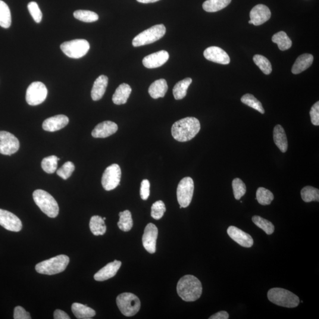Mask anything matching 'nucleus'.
Returning <instances> with one entry per match:
<instances>
[{
	"instance_id": "1",
	"label": "nucleus",
	"mask_w": 319,
	"mask_h": 319,
	"mask_svg": "<svg viewBox=\"0 0 319 319\" xmlns=\"http://www.w3.org/2000/svg\"><path fill=\"white\" fill-rule=\"evenodd\" d=\"M201 130V124L195 117H186L175 123L171 127L173 138L179 142H186L195 137Z\"/></svg>"
},
{
	"instance_id": "2",
	"label": "nucleus",
	"mask_w": 319,
	"mask_h": 319,
	"mask_svg": "<svg viewBox=\"0 0 319 319\" xmlns=\"http://www.w3.org/2000/svg\"><path fill=\"white\" fill-rule=\"evenodd\" d=\"M177 292L184 301L195 302L202 295V283L198 278L192 275H186L178 282Z\"/></svg>"
},
{
	"instance_id": "3",
	"label": "nucleus",
	"mask_w": 319,
	"mask_h": 319,
	"mask_svg": "<svg viewBox=\"0 0 319 319\" xmlns=\"http://www.w3.org/2000/svg\"><path fill=\"white\" fill-rule=\"evenodd\" d=\"M267 296L271 302L281 307L295 308L298 307L300 303L298 296L289 290L281 288H273L270 289L268 291Z\"/></svg>"
},
{
	"instance_id": "4",
	"label": "nucleus",
	"mask_w": 319,
	"mask_h": 319,
	"mask_svg": "<svg viewBox=\"0 0 319 319\" xmlns=\"http://www.w3.org/2000/svg\"><path fill=\"white\" fill-rule=\"evenodd\" d=\"M34 202L41 211L50 218H56L59 214V208L54 198L45 190L38 189L33 193Z\"/></svg>"
},
{
	"instance_id": "5",
	"label": "nucleus",
	"mask_w": 319,
	"mask_h": 319,
	"mask_svg": "<svg viewBox=\"0 0 319 319\" xmlns=\"http://www.w3.org/2000/svg\"><path fill=\"white\" fill-rule=\"evenodd\" d=\"M70 263V258L66 255H59L43 261L36 265L37 273L46 275L61 273Z\"/></svg>"
},
{
	"instance_id": "6",
	"label": "nucleus",
	"mask_w": 319,
	"mask_h": 319,
	"mask_svg": "<svg viewBox=\"0 0 319 319\" xmlns=\"http://www.w3.org/2000/svg\"><path fill=\"white\" fill-rule=\"evenodd\" d=\"M165 32L166 29L164 25H156L134 37L133 45L134 47H139L155 43L161 39L165 35Z\"/></svg>"
},
{
	"instance_id": "7",
	"label": "nucleus",
	"mask_w": 319,
	"mask_h": 319,
	"mask_svg": "<svg viewBox=\"0 0 319 319\" xmlns=\"http://www.w3.org/2000/svg\"><path fill=\"white\" fill-rule=\"evenodd\" d=\"M117 305L122 314L127 317H131L139 312L141 302L138 297L131 293H124L117 298Z\"/></svg>"
},
{
	"instance_id": "8",
	"label": "nucleus",
	"mask_w": 319,
	"mask_h": 319,
	"mask_svg": "<svg viewBox=\"0 0 319 319\" xmlns=\"http://www.w3.org/2000/svg\"><path fill=\"white\" fill-rule=\"evenodd\" d=\"M90 45L85 39H75L66 42L61 45V49L69 58L80 59L88 52Z\"/></svg>"
},
{
	"instance_id": "9",
	"label": "nucleus",
	"mask_w": 319,
	"mask_h": 319,
	"mask_svg": "<svg viewBox=\"0 0 319 319\" xmlns=\"http://www.w3.org/2000/svg\"><path fill=\"white\" fill-rule=\"evenodd\" d=\"M194 192V182L191 177L181 179L177 189V201L181 207H188L192 202Z\"/></svg>"
},
{
	"instance_id": "10",
	"label": "nucleus",
	"mask_w": 319,
	"mask_h": 319,
	"mask_svg": "<svg viewBox=\"0 0 319 319\" xmlns=\"http://www.w3.org/2000/svg\"><path fill=\"white\" fill-rule=\"evenodd\" d=\"M48 89L45 84L41 82L31 83L26 91V100L31 106L41 104L46 99Z\"/></svg>"
},
{
	"instance_id": "11",
	"label": "nucleus",
	"mask_w": 319,
	"mask_h": 319,
	"mask_svg": "<svg viewBox=\"0 0 319 319\" xmlns=\"http://www.w3.org/2000/svg\"><path fill=\"white\" fill-rule=\"evenodd\" d=\"M121 170L120 165L113 164L106 168L102 177V185L107 191L114 190L120 185Z\"/></svg>"
},
{
	"instance_id": "12",
	"label": "nucleus",
	"mask_w": 319,
	"mask_h": 319,
	"mask_svg": "<svg viewBox=\"0 0 319 319\" xmlns=\"http://www.w3.org/2000/svg\"><path fill=\"white\" fill-rule=\"evenodd\" d=\"M20 148L19 141L13 134L7 131H0V153L11 156Z\"/></svg>"
},
{
	"instance_id": "13",
	"label": "nucleus",
	"mask_w": 319,
	"mask_h": 319,
	"mask_svg": "<svg viewBox=\"0 0 319 319\" xmlns=\"http://www.w3.org/2000/svg\"><path fill=\"white\" fill-rule=\"evenodd\" d=\"M158 237V229L155 224L147 225L144 233L142 241L144 248L150 254H154L156 250V241Z\"/></svg>"
},
{
	"instance_id": "14",
	"label": "nucleus",
	"mask_w": 319,
	"mask_h": 319,
	"mask_svg": "<svg viewBox=\"0 0 319 319\" xmlns=\"http://www.w3.org/2000/svg\"><path fill=\"white\" fill-rule=\"evenodd\" d=\"M0 225L12 232H19L22 229L20 219L12 213L0 209Z\"/></svg>"
},
{
	"instance_id": "15",
	"label": "nucleus",
	"mask_w": 319,
	"mask_h": 319,
	"mask_svg": "<svg viewBox=\"0 0 319 319\" xmlns=\"http://www.w3.org/2000/svg\"><path fill=\"white\" fill-rule=\"evenodd\" d=\"M250 20L249 24H254V26H259L265 23L271 17V11L267 6L263 4H258L253 7L250 11Z\"/></svg>"
},
{
	"instance_id": "16",
	"label": "nucleus",
	"mask_w": 319,
	"mask_h": 319,
	"mask_svg": "<svg viewBox=\"0 0 319 319\" xmlns=\"http://www.w3.org/2000/svg\"><path fill=\"white\" fill-rule=\"evenodd\" d=\"M204 57L209 61L222 65L230 63V58L223 49L217 46H211L206 49L203 53Z\"/></svg>"
},
{
	"instance_id": "17",
	"label": "nucleus",
	"mask_w": 319,
	"mask_h": 319,
	"mask_svg": "<svg viewBox=\"0 0 319 319\" xmlns=\"http://www.w3.org/2000/svg\"><path fill=\"white\" fill-rule=\"evenodd\" d=\"M227 233L231 239L240 246L250 248L254 244L252 237L237 227L230 226L228 228Z\"/></svg>"
},
{
	"instance_id": "18",
	"label": "nucleus",
	"mask_w": 319,
	"mask_h": 319,
	"mask_svg": "<svg viewBox=\"0 0 319 319\" xmlns=\"http://www.w3.org/2000/svg\"><path fill=\"white\" fill-rule=\"evenodd\" d=\"M168 59V53L165 51H160L146 56L143 59V64L148 69L157 68L166 63Z\"/></svg>"
},
{
	"instance_id": "19",
	"label": "nucleus",
	"mask_w": 319,
	"mask_h": 319,
	"mask_svg": "<svg viewBox=\"0 0 319 319\" xmlns=\"http://www.w3.org/2000/svg\"><path fill=\"white\" fill-rule=\"evenodd\" d=\"M118 129L117 124L110 121H105L97 125L92 131V136L94 138H106L113 135Z\"/></svg>"
},
{
	"instance_id": "20",
	"label": "nucleus",
	"mask_w": 319,
	"mask_h": 319,
	"mask_svg": "<svg viewBox=\"0 0 319 319\" xmlns=\"http://www.w3.org/2000/svg\"><path fill=\"white\" fill-rule=\"evenodd\" d=\"M69 121L70 120L66 115H55V116L50 117L44 121L42 127L44 130L49 131V132H55V131L60 130L67 126Z\"/></svg>"
},
{
	"instance_id": "21",
	"label": "nucleus",
	"mask_w": 319,
	"mask_h": 319,
	"mask_svg": "<svg viewBox=\"0 0 319 319\" xmlns=\"http://www.w3.org/2000/svg\"><path fill=\"white\" fill-rule=\"evenodd\" d=\"M121 264V262L117 260L106 264L94 275V279L98 281H104L114 277Z\"/></svg>"
},
{
	"instance_id": "22",
	"label": "nucleus",
	"mask_w": 319,
	"mask_h": 319,
	"mask_svg": "<svg viewBox=\"0 0 319 319\" xmlns=\"http://www.w3.org/2000/svg\"><path fill=\"white\" fill-rule=\"evenodd\" d=\"M108 83V78L105 75H101L95 80L91 90V97L93 101L101 99L106 91Z\"/></svg>"
},
{
	"instance_id": "23",
	"label": "nucleus",
	"mask_w": 319,
	"mask_h": 319,
	"mask_svg": "<svg viewBox=\"0 0 319 319\" xmlns=\"http://www.w3.org/2000/svg\"><path fill=\"white\" fill-rule=\"evenodd\" d=\"M132 92V89L127 83H122L119 86L112 96V101L116 105L126 104Z\"/></svg>"
},
{
	"instance_id": "24",
	"label": "nucleus",
	"mask_w": 319,
	"mask_h": 319,
	"mask_svg": "<svg viewBox=\"0 0 319 319\" xmlns=\"http://www.w3.org/2000/svg\"><path fill=\"white\" fill-rule=\"evenodd\" d=\"M313 62H314V56L312 55L305 53L300 55L293 66L292 73L295 75L302 73V72L311 67Z\"/></svg>"
},
{
	"instance_id": "25",
	"label": "nucleus",
	"mask_w": 319,
	"mask_h": 319,
	"mask_svg": "<svg viewBox=\"0 0 319 319\" xmlns=\"http://www.w3.org/2000/svg\"><path fill=\"white\" fill-rule=\"evenodd\" d=\"M168 90L167 81L160 79L155 81L149 87V93L153 99L162 98Z\"/></svg>"
},
{
	"instance_id": "26",
	"label": "nucleus",
	"mask_w": 319,
	"mask_h": 319,
	"mask_svg": "<svg viewBox=\"0 0 319 319\" xmlns=\"http://www.w3.org/2000/svg\"><path fill=\"white\" fill-rule=\"evenodd\" d=\"M273 138L275 144L280 151L286 153L288 149V141L285 131L281 125H277L274 127Z\"/></svg>"
},
{
	"instance_id": "27",
	"label": "nucleus",
	"mask_w": 319,
	"mask_h": 319,
	"mask_svg": "<svg viewBox=\"0 0 319 319\" xmlns=\"http://www.w3.org/2000/svg\"><path fill=\"white\" fill-rule=\"evenodd\" d=\"M72 311L75 317L80 319H92L96 315L94 310L78 303H75L72 305Z\"/></svg>"
},
{
	"instance_id": "28",
	"label": "nucleus",
	"mask_w": 319,
	"mask_h": 319,
	"mask_svg": "<svg viewBox=\"0 0 319 319\" xmlns=\"http://www.w3.org/2000/svg\"><path fill=\"white\" fill-rule=\"evenodd\" d=\"M90 231L95 236H103L106 233L105 221L99 216H93L89 223Z\"/></svg>"
},
{
	"instance_id": "29",
	"label": "nucleus",
	"mask_w": 319,
	"mask_h": 319,
	"mask_svg": "<svg viewBox=\"0 0 319 319\" xmlns=\"http://www.w3.org/2000/svg\"><path fill=\"white\" fill-rule=\"evenodd\" d=\"M192 82L191 78H187L177 82L173 87V93L176 100L182 99L187 95V90Z\"/></svg>"
},
{
	"instance_id": "30",
	"label": "nucleus",
	"mask_w": 319,
	"mask_h": 319,
	"mask_svg": "<svg viewBox=\"0 0 319 319\" xmlns=\"http://www.w3.org/2000/svg\"><path fill=\"white\" fill-rule=\"evenodd\" d=\"M231 1L232 0H206L203 2V8L209 12H217L227 7Z\"/></svg>"
},
{
	"instance_id": "31",
	"label": "nucleus",
	"mask_w": 319,
	"mask_h": 319,
	"mask_svg": "<svg viewBox=\"0 0 319 319\" xmlns=\"http://www.w3.org/2000/svg\"><path fill=\"white\" fill-rule=\"evenodd\" d=\"M272 41L276 43L281 51H284L289 49L292 46V41L288 37L286 32L281 31L275 34L272 37Z\"/></svg>"
},
{
	"instance_id": "32",
	"label": "nucleus",
	"mask_w": 319,
	"mask_h": 319,
	"mask_svg": "<svg viewBox=\"0 0 319 319\" xmlns=\"http://www.w3.org/2000/svg\"><path fill=\"white\" fill-rule=\"evenodd\" d=\"M11 24L10 8L5 2L0 0V26L7 29Z\"/></svg>"
},
{
	"instance_id": "33",
	"label": "nucleus",
	"mask_w": 319,
	"mask_h": 319,
	"mask_svg": "<svg viewBox=\"0 0 319 319\" xmlns=\"http://www.w3.org/2000/svg\"><path fill=\"white\" fill-rule=\"evenodd\" d=\"M119 217H120V220L118 221V226L121 231L124 232H128L132 229L133 221L132 215L129 211L121 212L119 214Z\"/></svg>"
},
{
	"instance_id": "34",
	"label": "nucleus",
	"mask_w": 319,
	"mask_h": 319,
	"mask_svg": "<svg viewBox=\"0 0 319 319\" xmlns=\"http://www.w3.org/2000/svg\"><path fill=\"white\" fill-rule=\"evenodd\" d=\"M274 198L273 193L264 187H259L256 190V199L260 205H270Z\"/></svg>"
},
{
	"instance_id": "35",
	"label": "nucleus",
	"mask_w": 319,
	"mask_h": 319,
	"mask_svg": "<svg viewBox=\"0 0 319 319\" xmlns=\"http://www.w3.org/2000/svg\"><path fill=\"white\" fill-rule=\"evenodd\" d=\"M60 159L56 156H51L44 158L42 161L43 170L47 173L52 174L55 173L58 167V162Z\"/></svg>"
},
{
	"instance_id": "36",
	"label": "nucleus",
	"mask_w": 319,
	"mask_h": 319,
	"mask_svg": "<svg viewBox=\"0 0 319 319\" xmlns=\"http://www.w3.org/2000/svg\"><path fill=\"white\" fill-rule=\"evenodd\" d=\"M302 198L305 202L319 201V190L312 186H306L301 191Z\"/></svg>"
},
{
	"instance_id": "37",
	"label": "nucleus",
	"mask_w": 319,
	"mask_h": 319,
	"mask_svg": "<svg viewBox=\"0 0 319 319\" xmlns=\"http://www.w3.org/2000/svg\"><path fill=\"white\" fill-rule=\"evenodd\" d=\"M240 101H241L243 104L249 106V107L254 108L255 110L260 112V113H265L264 109L261 102L259 101L254 95L249 94V93H246V94L242 97Z\"/></svg>"
},
{
	"instance_id": "38",
	"label": "nucleus",
	"mask_w": 319,
	"mask_h": 319,
	"mask_svg": "<svg viewBox=\"0 0 319 319\" xmlns=\"http://www.w3.org/2000/svg\"><path fill=\"white\" fill-rule=\"evenodd\" d=\"M252 221L256 226L261 228L266 234L271 235L274 232L275 227L270 221L256 215L252 217Z\"/></svg>"
},
{
	"instance_id": "39",
	"label": "nucleus",
	"mask_w": 319,
	"mask_h": 319,
	"mask_svg": "<svg viewBox=\"0 0 319 319\" xmlns=\"http://www.w3.org/2000/svg\"><path fill=\"white\" fill-rule=\"evenodd\" d=\"M74 16L77 19L86 23H92L99 19L98 15L96 12L89 10L75 11Z\"/></svg>"
},
{
	"instance_id": "40",
	"label": "nucleus",
	"mask_w": 319,
	"mask_h": 319,
	"mask_svg": "<svg viewBox=\"0 0 319 319\" xmlns=\"http://www.w3.org/2000/svg\"><path fill=\"white\" fill-rule=\"evenodd\" d=\"M253 61L264 74L270 75L271 73L272 66L270 62L264 56L260 55H255L253 58Z\"/></svg>"
},
{
	"instance_id": "41",
	"label": "nucleus",
	"mask_w": 319,
	"mask_h": 319,
	"mask_svg": "<svg viewBox=\"0 0 319 319\" xmlns=\"http://www.w3.org/2000/svg\"><path fill=\"white\" fill-rule=\"evenodd\" d=\"M233 188L235 198L237 200L241 198L246 191L245 183L239 178H236L233 181Z\"/></svg>"
},
{
	"instance_id": "42",
	"label": "nucleus",
	"mask_w": 319,
	"mask_h": 319,
	"mask_svg": "<svg viewBox=\"0 0 319 319\" xmlns=\"http://www.w3.org/2000/svg\"><path fill=\"white\" fill-rule=\"evenodd\" d=\"M166 211L163 202L158 201L153 203L152 206L151 216L156 220H159L163 217L164 213Z\"/></svg>"
},
{
	"instance_id": "43",
	"label": "nucleus",
	"mask_w": 319,
	"mask_h": 319,
	"mask_svg": "<svg viewBox=\"0 0 319 319\" xmlns=\"http://www.w3.org/2000/svg\"><path fill=\"white\" fill-rule=\"evenodd\" d=\"M75 170V165L73 162L67 161L57 170V174L64 180L70 177Z\"/></svg>"
},
{
	"instance_id": "44",
	"label": "nucleus",
	"mask_w": 319,
	"mask_h": 319,
	"mask_svg": "<svg viewBox=\"0 0 319 319\" xmlns=\"http://www.w3.org/2000/svg\"><path fill=\"white\" fill-rule=\"evenodd\" d=\"M27 8L33 20L36 21V23H40L42 21L43 15L38 4H37L36 2H30L29 4H28Z\"/></svg>"
},
{
	"instance_id": "45",
	"label": "nucleus",
	"mask_w": 319,
	"mask_h": 319,
	"mask_svg": "<svg viewBox=\"0 0 319 319\" xmlns=\"http://www.w3.org/2000/svg\"><path fill=\"white\" fill-rule=\"evenodd\" d=\"M312 123L314 126H319V102H316L312 106L311 111H310Z\"/></svg>"
},
{
	"instance_id": "46",
	"label": "nucleus",
	"mask_w": 319,
	"mask_h": 319,
	"mask_svg": "<svg viewBox=\"0 0 319 319\" xmlns=\"http://www.w3.org/2000/svg\"><path fill=\"white\" fill-rule=\"evenodd\" d=\"M150 183L148 180L145 179L141 183L140 196L144 201H146L150 196Z\"/></svg>"
},
{
	"instance_id": "47",
	"label": "nucleus",
	"mask_w": 319,
	"mask_h": 319,
	"mask_svg": "<svg viewBox=\"0 0 319 319\" xmlns=\"http://www.w3.org/2000/svg\"><path fill=\"white\" fill-rule=\"evenodd\" d=\"M14 319H30L31 317L29 313L25 311L21 306H17L14 311Z\"/></svg>"
},
{
	"instance_id": "48",
	"label": "nucleus",
	"mask_w": 319,
	"mask_h": 319,
	"mask_svg": "<svg viewBox=\"0 0 319 319\" xmlns=\"http://www.w3.org/2000/svg\"><path fill=\"white\" fill-rule=\"evenodd\" d=\"M209 319H229V315L225 311H221L217 314L211 316Z\"/></svg>"
},
{
	"instance_id": "49",
	"label": "nucleus",
	"mask_w": 319,
	"mask_h": 319,
	"mask_svg": "<svg viewBox=\"0 0 319 319\" xmlns=\"http://www.w3.org/2000/svg\"><path fill=\"white\" fill-rule=\"evenodd\" d=\"M54 319H70L71 318L61 310L57 309L54 312Z\"/></svg>"
},
{
	"instance_id": "50",
	"label": "nucleus",
	"mask_w": 319,
	"mask_h": 319,
	"mask_svg": "<svg viewBox=\"0 0 319 319\" xmlns=\"http://www.w3.org/2000/svg\"><path fill=\"white\" fill-rule=\"evenodd\" d=\"M137 1L143 3V4H148V3L156 2L160 1V0H137Z\"/></svg>"
},
{
	"instance_id": "51",
	"label": "nucleus",
	"mask_w": 319,
	"mask_h": 319,
	"mask_svg": "<svg viewBox=\"0 0 319 319\" xmlns=\"http://www.w3.org/2000/svg\"><path fill=\"white\" fill-rule=\"evenodd\" d=\"M103 220H104L105 221L106 220V218H103Z\"/></svg>"
}]
</instances>
